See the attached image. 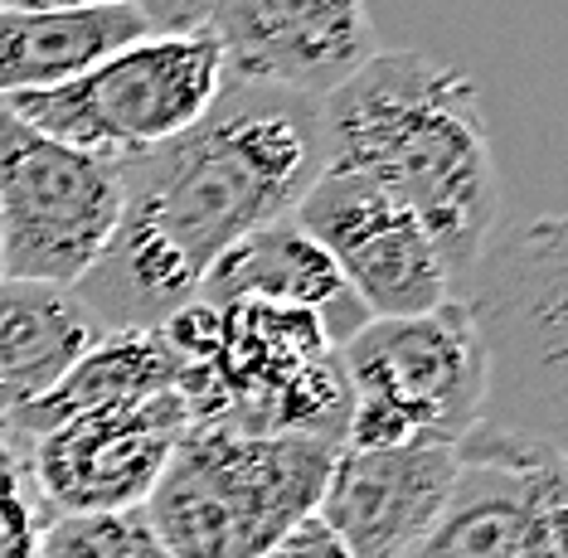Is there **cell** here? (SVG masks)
<instances>
[{
	"label": "cell",
	"instance_id": "6da1fadb",
	"mask_svg": "<svg viewBox=\"0 0 568 558\" xmlns=\"http://www.w3.org/2000/svg\"><path fill=\"white\" fill-rule=\"evenodd\" d=\"M321 171V102L229 78L185 136L126 161L118 233L73 296L102 331H161L234 243L292 219Z\"/></svg>",
	"mask_w": 568,
	"mask_h": 558
},
{
	"label": "cell",
	"instance_id": "7a4b0ae2",
	"mask_svg": "<svg viewBox=\"0 0 568 558\" xmlns=\"http://www.w3.org/2000/svg\"><path fill=\"white\" fill-rule=\"evenodd\" d=\"M326 171L365 175L428 229L462 282L496 239L500 175L481 88L423 49H374L321 102Z\"/></svg>",
	"mask_w": 568,
	"mask_h": 558
},
{
	"label": "cell",
	"instance_id": "3957f363",
	"mask_svg": "<svg viewBox=\"0 0 568 558\" xmlns=\"http://www.w3.org/2000/svg\"><path fill=\"white\" fill-rule=\"evenodd\" d=\"M457 296L486 345L476 433L568 471V210L496 233Z\"/></svg>",
	"mask_w": 568,
	"mask_h": 558
},
{
	"label": "cell",
	"instance_id": "277c9868",
	"mask_svg": "<svg viewBox=\"0 0 568 558\" xmlns=\"http://www.w3.org/2000/svg\"><path fill=\"white\" fill-rule=\"evenodd\" d=\"M335 452L321 437L190 427L141 515L171 558H263L316 515Z\"/></svg>",
	"mask_w": 568,
	"mask_h": 558
},
{
	"label": "cell",
	"instance_id": "5b68a950",
	"mask_svg": "<svg viewBox=\"0 0 568 558\" xmlns=\"http://www.w3.org/2000/svg\"><path fill=\"white\" fill-rule=\"evenodd\" d=\"M345 447H462L486 418V345L462 296L423 316L365 321L341 345Z\"/></svg>",
	"mask_w": 568,
	"mask_h": 558
},
{
	"label": "cell",
	"instance_id": "8992f818",
	"mask_svg": "<svg viewBox=\"0 0 568 558\" xmlns=\"http://www.w3.org/2000/svg\"><path fill=\"white\" fill-rule=\"evenodd\" d=\"M224 54L214 34H141L73 83L6 98V108L73 151L136 161L185 136L224 93Z\"/></svg>",
	"mask_w": 568,
	"mask_h": 558
},
{
	"label": "cell",
	"instance_id": "52a82bcc",
	"mask_svg": "<svg viewBox=\"0 0 568 558\" xmlns=\"http://www.w3.org/2000/svg\"><path fill=\"white\" fill-rule=\"evenodd\" d=\"M126 161L40 136L0 102V267L6 282L73 292L112 243Z\"/></svg>",
	"mask_w": 568,
	"mask_h": 558
},
{
	"label": "cell",
	"instance_id": "ba28073f",
	"mask_svg": "<svg viewBox=\"0 0 568 558\" xmlns=\"http://www.w3.org/2000/svg\"><path fill=\"white\" fill-rule=\"evenodd\" d=\"M292 219L326 248L369 321L423 316L457 296V277L428 229L365 175L321 171Z\"/></svg>",
	"mask_w": 568,
	"mask_h": 558
},
{
	"label": "cell",
	"instance_id": "9c48e42d",
	"mask_svg": "<svg viewBox=\"0 0 568 558\" xmlns=\"http://www.w3.org/2000/svg\"><path fill=\"white\" fill-rule=\"evenodd\" d=\"M185 433V398L156 394L141 404L69 413L40 433H24V443L49 515L69 520V515L141 510Z\"/></svg>",
	"mask_w": 568,
	"mask_h": 558
},
{
	"label": "cell",
	"instance_id": "30bf717a",
	"mask_svg": "<svg viewBox=\"0 0 568 558\" xmlns=\"http://www.w3.org/2000/svg\"><path fill=\"white\" fill-rule=\"evenodd\" d=\"M210 34L224 78L316 102L374 59L365 0H219Z\"/></svg>",
	"mask_w": 568,
	"mask_h": 558
},
{
	"label": "cell",
	"instance_id": "8fae6325",
	"mask_svg": "<svg viewBox=\"0 0 568 558\" xmlns=\"http://www.w3.org/2000/svg\"><path fill=\"white\" fill-rule=\"evenodd\" d=\"M564 486L554 461L471 433L447 515L408 558H568Z\"/></svg>",
	"mask_w": 568,
	"mask_h": 558
},
{
	"label": "cell",
	"instance_id": "7c38bea8",
	"mask_svg": "<svg viewBox=\"0 0 568 558\" xmlns=\"http://www.w3.org/2000/svg\"><path fill=\"white\" fill-rule=\"evenodd\" d=\"M462 447H341L316 520L351 558H408L447 515Z\"/></svg>",
	"mask_w": 568,
	"mask_h": 558
},
{
	"label": "cell",
	"instance_id": "4fadbf2b",
	"mask_svg": "<svg viewBox=\"0 0 568 558\" xmlns=\"http://www.w3.org/2000/svg\"><path fill=\"white\" fill-rule=\"evenodd\" d=\"M200 302H267V306H296L316 311L331 326L335 345H345L365 326V306L351 296L345 277L335 272L326 248L306 233L296 219H277V224L248 233L234 243L219 263L210 267L200 287Z\"/></svg>",
	"mask_w": 568,
	"mask_h": 558
},
{
	"label": "cell",
	"instance_id": "5bb4252c",
	"mask_svg": "<svg viewBox=\"0 0 568 558\" xmlns=\"http://www.w3.org/2000/svg\"><path fill=\"white\" fill-rule=\"evenodd\" d=\"M102 335L73 292L0 282V418L40 404Z\"/></svg>",
	"mask_w": 568,
	"mask_h": 558
},
{
	"label": "cell",
	"instance_id": "9a60e30c",
	"mask_svg": "<svg viewBox=\"0 0 568 558\" xmlns=\"http://www.w3.org/2000/svg\"><path fill=\"white\" fill-rule=\"evenodd\" d=\"M146 34L136 6L122 10H0V102L73 83L93 63Z\"/></svg>",
	"mask_w": 568,
	"mask_h": 558
},
{
	"label": "cell",
	"instance_id": "2e32d148",
	"mask_svg": "<svg viewBox=\"0 0 568 558\" xmlns=\"http://www.w3.org/2000/svg\"><path fill=\"white\" fill-rule=\"evenodd\" d=\"M156 394H180V359L161 331H108L63 379L49 388L40 404L20 408V433L69 418L83 408H112V404H141Z\"/></svg>",
	"mask_w": 568,
	"mask_h": 558
},
{
	"label": "cell",
	"instance_id": "e0dca14e",
	"mask_svg": "<svg viewBox=\"0 0 568 558\" xmlns=\"http://www.w3.org/2000/svg\"><path fill=\"white\" fill-rule=\"evenodd\" d=\"M54 525L34 486L30 443L10 418H0V558H34L44 529Z\"/></svg>",
	"mask_w": 568,
	"mask_h": 558
},
{
	"label": "cell",
	"instance_id": "ac0fdd59",
	"mask_svg": "<svg viewBox=\"0 0 568 558\" xmlns=\"http://www.w3.org/2000/svg\"><path fill=\"white\" fill-rule=\"evenodd\" d=\"M34 558H171V554L151 535L146 515L122 510V515H69V520H54L44 529Z\"/></svg>",
	"mask_w": 568,
	"mask_h": 558
},
{
	"label": "cell",
	"instance_id": "d6986e66",
	"mask_svg": "<svg viewBox=\"0 0 568 558\" xmlns=\"http://www.w3.org/2000/svg\"><path fill=\"white\" fill-rule=\"evenodd\" d=\"M219 0H136L146 34H210Z\"/></svg>",
	"mask_w": 568,
	"mask_h": 558
},
{
	"label": "cell",
	"instance_id": "ffe728a7",
	"mask_svg": "<svg viewBox=\"0 0 568 558\" xmlns=\"http://www.w3.org/2000/svg\"><path fill=\"white\" fill-rule=\"evenodd\" d=\"M263 558H351V554H345V544L312 515V520H302L296 529H287V535H282Z\"/></svg>",
	"mask_w": 568,
	"mask_h": 558
},
{
	"label": "cell",
	"instance_id": "44dd1931",
	"mask_svg": "<svg viewBox=\"0 0 568 558\" xmlns=\"http://www.w3.org/2000/svg\"><path fill=\"white\" fill-rule=\"evenodd\" d=\"M136 6V0H0V10H54V16H69V10H122Z\"/></svg>",
	"mask_w": 568,
	"mask_h": 558
},
{
	"label": "cell",
	"instance_id": "7402d4cb",
	"mask_svg": "<svg viewBox=\"0 0 568 558\" xmlns=\"http://www.w3.org/2000/svg\"><path fill=\"white\" fill-rule=\"evenodd\" d=\"M564 529H568V486H564Z\"/></svg>",
	"mask_w": 568,
	"mask_h": 558
},
{
	"label": "cell",
	"instance_id": "603a6c76",
	"mask_svg": "<svg viewBox=\"0 0 568 558\" xmlns=\"http://www.w3.org/2000/svg\"><path fill=\"white\" fill-rule=\"evenodd\" d=\"M0 282H6V267H0Z\"/></svg>",
	"mask_w": 568,
	"mask_h": 558
}]
</instances>
